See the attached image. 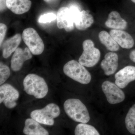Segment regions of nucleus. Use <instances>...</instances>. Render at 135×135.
Returning a JSON list of instances; mask_svg holds the SVG:
<instances>
[{
  "instance_id": "obj_6",
  "label": "nucleus",
  "mask_w": 135,
  "mask_h": 135,
  "mask_svg": "<svg viewBox=\"0 0 135 135\" xmlns=\"http://www.w3.org/2000/svg\"><path fill=\"white\" fill-rule=\"evenodd\" d=\"M83 52L79 59V62L86 67H93L100 59V51L95 47L94 42L90 40H85L83 41Z\"/></svg>"
},
{
  "instance_id": "obj_10",
  "label": "nucleus",
  "mask_w": 135,
  "mask_h": 135,
  "mask_svg": "<svg viewBox=\"0 0 135 135\" xmlns=\"http://www.w3.org/2000/svg\"><path fill=\"white\" fill-rule=\"evenodd\" d=\"M32 54L27 47L24 49L18 47L11 58V66L12 71H18L21 70L25 62L32 58Z\"/></svg>"
},
{
  "instance_id": "obj_9",
  "label": "nucleus",
  "mask_w": 135,
  "mask_h": 135,
  "mask_svg": "<svg viewBox=\"0 0 135 135\" xmlns=\"http://www.w3.org/2000/svg\"><path fill=\"white\" fill-rule=\"evenodd\" d=\"M19 97V92L12 85L6 83L0 86V103H3L7 108L11 109L16 107Z\"/></svg>"
},
{
  "instance_id": "obj_14",
  "label": "nucleus",
  "mask_w": 135,
  "mask_h": 135,
  "mask_svg": "<svg viewBox=\"0 0 135 135\" xmlns=\"http://www.w3.org/2000/svg\"><path fill=\"white\" fill-rule=\"evenodd\" d=\"M22 38L21 35L16 34L2 43L1 47L2 46V56L4 58L9 57L15 52L20 44Z\"/></svg>"
},
{
  "instance_id": "obj_1",
  "label": "nucleus",
  "mask_w": 135,
  "mask_h": 135,
  "mask_svg": "<svg viewBox=\"0 0 135 135\" xmlns=\"http://www.w3.org/2000/svg\"><path fill=\"white\" fill-rule=\"evenodd\" d=\"M23 85L27 94L38 99L45 97L48 92V87L45 80L35 74L27 75L23 80Z\"/></svg>"
},
{
  "instance_id": "obj_17",
  "label": "nucleus",
  "mask_w": 135,
  "mask_h": 135,
  "mask_svg": "<svg viewBox=\"0 0 135 135\" xmlns=\"http://www.w3.org/2000/svg\"><path fill=\"white\" fill-rule=\"evenodd\" d=\"M34 119L28 118L25 122L23 132L27 135H48L49 132Z\"/></svg>"
},
{
  "instance_id": "obj_15",
  "label": "nucleus",
  "mask_w": 135,
  "mask_h": 135,
  "mask_svg": "<svg viewBox=\"0 0 135 135\" xmlns=\"http://www.w3.org/2000/svg\"><path fill=\"white\" fill-rule=\"evenodd\" d=\"M7 5L14 14L20 15L29 11L32 2L30 0H7Z\"/></svg>"
},
{
  "instance_id": "obj_13",
  "label": "nucleus",
  "mask_w": 135,
  "mask_h": 135,
  "mask_svg": "<svg viewBox=\"0 0 135 135\" xmlns=\"http://www.w3.org/2000/svg\"><path fill=\"white\" fill-rule=\"evenodd\" d=\"M118 65V56L116 53L110 52L105 56L104 59L101 64V68L107 75L113 74L116 72Z\"/></svg>"
},
{
  "instance_id": "obj_22",
  "label": "nucleus",
  "mask_w": 135,
  "mask_h": 135,
  "mask_svg": "<svg viewBox=\"0 0 135 135\" xmlns=\"http://www.w3.org/2000/svg\"><path fill=\"white\" fill-rule=\"evenodd\" d=\"M11 75L10 70L7 65L2 62L0 63V84L2 85L8 79Z\"/></svg>"
},
{
  "instance_id": "obj_20",
  "label": "nucleus",
  "mask_w": 135,
  "mask_h": 135,
  "mask_svg": "<svg viewBox=\"0 0 135 135\" xmlns=\"http://www.w3.org/2000/svg\"><path fill=\"white\" fill-rule=\"evenodd\" d=\"M74 133L75 135H99L100 134L95 128L86 123L78 124L75 128Z\"/></svg>"
},
{
  "instance_id": "obj_16",
  "label": "nucleus",
  "mask_w": 135,
  "mask_h": 135,
  "mask_svg": "<svg viewBox=\"0 0 135 135\" xmlns=\"http://www.w3.org/2000/svg\"><path fill=\"white\" fill-rule=\"evenodd\" d=\"M105 25L108 28L116 30H125L127 27L126 20L116 11H113L109 13Z\"/></svg>"
},
{
  "instance_id": "obj_21",
  "label": "nucleus",
  "mask_w": 135,
  "mask_h": 135,
  "mask_svg": "<svg viewBox=\"0 0 135 135\" xmlns=\"http://www.w3.org/2000/svg\"><path fill=\"white\" fill-rule=\"evenodd\" d=\"M125 123L128 131L135 134V104L128 112L125 119Z\"/></svg>"
},
{
  "instance_id": "obj_7",
  "label": "nucleus",
  "mask_w": 135,
  "mask_h": 135,
  "mask_svg": "<svg viewBox=\"0 0 135 135\" xmlns=\"http://www.w3.org/2000/svg\"><path fill=\"white\" fill-rule=\"evenodd\" d=\"M22 38L33 55H38L43 53L44 49L43 41L33 28L29 27L25 29L22 33Z\"/></svg>"
},
{
  "instance_id": "obj_24",
  "label": "nucleus",
  "mask_w": 135,
  "mask_h": 135,
  "mask_svg": "<svg viewBox=\"0 0 135 135\" xmlns=\"http://www.w3.org/2000/svg\"><path fill=\"white\" fill-rule=\"evenodd\" d=\"M7 26L4 24H0V46H1L7 31Z\"/></svg>"
},
{
  "instance_id": "obj_8",
  "label": "nucleus",
  "mask_w": 135,
  "mask_h": 135,
  "mask_svg": "<svg viewBox=\"0 0 135 135\" xmlns=\"http://www.w3.org/2000/svg\"><path fill=\"white\" fill-rule=\"evenodd\" d=\"M103 92L109 103L114 104L124 101L125 95L118 85L109 81L103 83L102 85Z\"/></svg>"
},
{
  "instance_id": "obj_4",
  "label": "nucleus",
  "mask_w": 135,
  "mask_h": 135,
  "mask_svg": "<svg viewBox=\"0 0 135 135\" xmlns=\"http://www.w3.org/2000/svg\"><path fill=\"white\" fill-rule=\"evenodd\" d=\"M80 11L77 7L71 6L70 8L62 7L57 13V26L59 29H64L67 32L74 28L75 19Z\"/></svg>"
},
{
  "instance_id": "obj_11",
  "label": "nucleus",
  "mask_w": 135,
  "mask_h": 135,
  "mask_svg": "<svg viewBox=\"0 0 135 135\" xmlns=\"http://www.w3.org/2000/svg\"><path fill=\"white\" fill-rule=\"evenodd\" d=\"M115 84L120 88H126L131 81L135 80V66H128L116 73Z\"/></svg>"
},
{
  "instance_id": "obj_12",
  "label": "nucleus",
  "mask_w": 135,
  "mask_h": 135,
  "mask_svg": "<svg viewBox=\"0 0 135 135\" xmlns=\"http://www.w3.org/2000/svg\"><path fill=\"white\" fill-rule=\"evenodd\" d=\"M110 34L119 46L123 49L132 48L134 44L132 36L126 31L121 30L112 29Z\"/></svg>"
},
{
  "instance_id": "obj_28",
  "label": "nucleus",
  "mask_w": 135,
  "mask_h": 135,
  "mask_svg": "<svg viewBox=\"0 0 135 135\" xmlns=\"http://www.w3.org/2000/svg\"><path fill=\"white\" fill-rule=\"evenodd\" d=\"M131 1L133 2V3H135V0H131Z\"/></svg>"
},
{
  "instance_id": "obj_27",
  "label": "nucleus",
  "mask_w": 135,
  "mask_h": 135,
  "mask_svg": "<svg viewBox=\"0 0 135 135\" xmlns=\"http://www.w3.org/2000/svg\"><path fill=\"white\" fill-rule=\"evenodd\" d=\"M44 2L49 4H53L57 2L59 0H43Z\"/></svg>"
},
{
  "instance_id": "obj_5",
  "label": "nucleus",
  "mask_w": 135,
  "mask_h": 135,
  "mask_svg": "<svg viewBox=\"0 0 135 135\" xmlns=\"http://www.w3.org/2000/svg\"><path fill=\"white\" fill-rule=\"evenodd\" d=\"M60 114L59 107L55 104L50 103L43 109L33 111L31 116L41 124L52 126L55 123L54 119L58 117Z\"/></svg>"
},
{
  "instance_id": "obj_25",
  "label": "nucleus",
  "mask_w": 135,
  "mask_h": 135,
  "mask_svg": "<svg viewBox=\"0 0 135 135\" xmlns=\"http://www.w3.org/2000/svg\"><path fill=\"white\" fill-rule=\"evenodd\" d=\"M7 8V0H0V11L1 12L5 11Z\"/></svg>"
},
{
  "instance_id": "obj_23",
  "label": "nucleus",
  "mask_w": 135,
  "mask_h": 135,
  "mask_svg": "<svg viewBox=\"0 0 135 135\" xmlns=\"http://www.w3.org/2000/svg\"><path fill=\"white\" fill-rule=\"evenodd\" d=\"M56 15L53 12H50L41 15L38 20V22L41 23H50L56 19Z\"/></svg>"
},
{
  "instance_id": "obj_19",
  "label": "nucleus",
  "mask_w": 135,
  "mask_h": 135,
  "mask_svg": "<svg viewBox=\"0 0 135 135\" xmlns=\"http://www.w3.org/2000/svg\"><path fill=\"white\" fill-rule=\"evenodd\" d=\"M99 41L108 50L111 51H116L119 50V44L111 36L110 34L106 31L100 32L98 34Z\"/></svg>"
},
{
  "instance_id": "obj_3",
  "label": "nucleus",
  "mask_w": 135,
  "mask_h": 135,
  "mask_svg": "<svg viewBox=\"0 0 135 135\" xmlns=\"http://www.w3.org/2000/svg\"><path fill=\"white\" fill-rule=\"evenodd\" d=\"M81 64L75 60H71L65 65L63 71L66 75L75 81L82 84H89L91 75Z\"/></svg>"
},
{
  "instance_id": "obj_26",
  "label": "nucleus",
  "mask_w": 135,
  "mask_h": 135,
  "mask_svg": "<svg viewBox=\"0 0 135 135\" xmlns=\"http://www.w3.org/2000/svg\"><path fill=\"white\" fill-rule=\"evenodd\" d=\"M129 56L131 60L135 63V50L131 51Z\"/></svg>"
},
{
  "instance_id": "obj_2",
  "label": "nucleus",
  "mask_w": 135,
  "mask_h": 135,
  "mask_svg": "<svg viewBox=\"0 0 135 135\" xmlns=\"http://www.w3.org/2000/svg\"><path fill=\"white\" fill-rule=\"evenodd\" d=\"M64 109L68 116L77 122L86 123L90 117L86 107L79 99L71 98L66 100Z\"/></svg>"
},
{
  "instance_id": "obj_18",
  "label": "nucleus",
  "mask_w": 135,
  "mask_h": 135,
  "mask_svg": "<svg viewBox=\"0 0 135 135\" xmlns=\"http://www.w3.org/2000/svg\"><path fill=\"white\" fill-rule=\"evenodd\" d=\"M94 22V18L92 15L87 11L83 10L75 19V26L80 31H84L90 27Z\"/></svg>"
}]
</instances>
